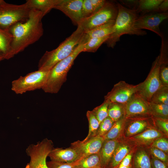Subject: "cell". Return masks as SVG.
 <instances>
[{"label":"cell","mask_w":168,"mask_h":168,"mask_svg":"<svg viewBox=\"0 0 168 168\" xmlns=\"http://www.w3.org/2000/svg\"><path fill=\"white\" fill-rule=\"evenodd\" d=\"M168 64H160L159 77L162 86H168Z\"/></svg>","instance_id":"obj_35"},{"label":"cell","mask_w":168,"mask_h":168,"mask_svg":"<svg viewBox=\"0 0 168 168\" xmlns=\"http://www.w3.org/2000/svg\"><path fill=\"white\" fill-rule=\"evenodd\" d=\"M30 9L26 3L16 5L6 2L0 4V27L9 29L14 24L28 18Z\"/></svg>","instance_id":"obj_6"},{"label":"cell","mask_w":168,"mask_h":168,"mask_svg":"<svg viewBox=\"0 0 168 168\" xmlns=\"http://www.w3.org/2000/svg\"><path fill=\"white\" fill-rule=\"evenodd\" d=\"M6 2L3 0H0V4L4 3Z\"/></svg>","instance_id":"obj_45"},{"label":"cell","mask_w":168,"mask_h":168,"mask_svg":"<svg viewBox=\"0 0 168 168\" xmlns=\"http://www.w3.org/2000/svg\"><path fill=\"white\" fill-rule=\"evenodd\" d=\"M82 12L83 19L89 17L94 13L90 0H83Z\"/></svg>","instance_id":"obj_34"},{"label":"cell","mask_w":168,"mask_h":168,"mask_svg":"<svg viewBox=\"0 0 168 168\" xmlns=\"http://www.w3.org/2000/svg\"><path fill=\"white\" fill-rule=\"evenodd\" d=\"M125 116H135L151 115L149 102L136 93L124 105Z\"/></svg>","instance_id":"obj_13"},{"label":"cell","mask_w":168,"mask_h":168,"mask_svg":"<svg viewBox=\"0 0 168 168\" xmlns=\"http://www.w3.org/2000/svg\"><path fill=\"white\" fill-rule=\"evenodd\" d=\"M118 12L113 27L112 33L105 42L109 47L114 48L120 37L124 34L143 36L147 32L136 29L135 22L138 17L134 9H128L117 3Z\"/></svg>","instance_id":"obj_2"},{"label":"cell","mask_w":168,"mask_h":168,"mask_svg":"<svg viewBox=\"0 0 168 168\" xmlns=\"http://www.w3.org/2000/svg\"><path fill=\"white\" fill-rule=\"evenodd\" d=\"M74 164L76 168H93L101 167L99 153L91 155L80 159L74 162Z\"/></svg>","instance_id":"obj_22"},{"label":"cell","mask_w":168,"mask_h":168,"mask_svg":"<svg viewBox=\"0 0 168 168\" xmlns=\"http://www.w3.org/2000/svg\"><path fill=\"white\" fill-rule=\"evenodd\" d=\"M147 125V122L146 120H135L128 126L126 132V135L129 137L140 133L145 130Z\"/></svg>","instance_id":"obj_27"},{"label":"cell","mask_w":168,"mask_h":168,"mask_svg":"<svg viewBox=\"0 0 168 168\" xmlns=\"http://www.w3.org/2000/svg\"><path fill=\"white\" fill-rule=\"evenodd\" d=\"M0 57H3L2 55V54H1L0 53Z\"/></svg>","instance_id":"obj_48"},{"label":"cell","mask_w":168,"mask_h":168,"mask_svg":"<svg viewBox=\"0 0 168 168\" xmlns=\"http://www.w3.org/2000/svg\"><path fill=\"white\" fill-rule=\"evenodd\" d=\"M115 20L112 21L91 30L84 31L79 44L84 45L93 38H101L110 35L113 32Z\"/></svg>","instance_id":"obj_15"},{"label":"cell","mask_w":168,"mask_h":168,"mask_svg":"<svg viewBox=\"0 0 168 168\" xmlns=\"http://www.w3.org/2000/svg\"><path fill=\"white\" fill-rule=\"evenodd\" d=\"M12 39L9 29L0 27V53L4 59H9L15 56L12 47Z\"/></svg>","instance_id":"obj_17"},{"label":"cell","mask_w":168,"mask_h":168,"mask_svg":"<svg viewBox=\"0 0 168 168\" xmlns=\"http://www.w3.org/2000/svg\"><path fill=\"white\" fill-rule=\"evenodd\" d=\"M151 162L152 168H167L166 164L154 157L151 160Z\"/></svg>","instance_id":"obj_41"},{"label":"cell","mask_w":168,"mask_h":168,"mask_svg":"<svg viewBox=\"0 0 168 168\" xmlns=\"http://www.w3.org/2000/svg\"><path fill=\"white\" fill-rule=\"evenodd\" d=\"M118 145L115 139L105 140L99 153L101 168H106Z\"/></svg>","instance_id":"obj_18"},{"label":"cell","mask_w":168,"mask_h":168,"mask_svg":"<svg viewBox=\"0 0 168 168\" xmlns=\"http://www.w3.org/2000/svg\"><path fill=\"white\" fill-rule=\"evenodd\" d=\"M153 147L159 149L166 153L168 152V141L164 138H158L155 140L152 143Z\"/></svg>","instance_id":"obj_37"},{"label":"cell","mask_w":168,"mask_h":168,"mask_svg":"<svg viewBox=\"0 0 168 168\" xmlns=\"http://www.w3.org/2000/svg\"><path fill=\"white\" fill-rule=\"evenodd\" d=\"M129 150V146L127 145H119L118 144L106 168H117L122 160L128 153Z\"/></svg>","instance_id":"obj_21"},{"label":"cell","mask_w":168,"mask_h":168,"mask_svg":"<svg viewBox=\"0 0 168 168\" xmlns=\"http://www.w3.org/2000/svg\"><path fill=\"white\" fill-rule=\"evenodd\" d=\"M151 114L154 117L168 119V105L149 102Z\"/></svg>","instance_id":"obj_26"},{"label":"cell","mask_w":168,"mask_h":168,"mask_svg":"<svg viewBox=\"0 0 168 168\" xmlns=\"http://www.w3.org/2000/svg\"><path fill=\"white\" fill-rule=\"evenodd\" d=\"M62 0H27L25 3L30 9H35L40 11L43 17Z\"/></svg>","instance_id":"obj_19"},{"label":"cell","mask_w":168,"mask_h":168,"mask_svg":"<svg viewBox=\"0 0 168 168\" xmlns=\"http://www.w3.org/2000/svg\"><path fill=\"white\" fill-rule=\"evenodd\" d=\"M93 168H101V167H96Z\"/></svg>","instance_id":"obj_47"},{"label":"cell","mask_w":168,"mask_h":168,"mask_svg":"<svg viewBox=\"0 0 168 168\" xmlns=\"http://www.w3.org/2000/svg\"><path fill=\"white\" fill-rule=\"evenodd\" d=\"M168 10V0H163L158 7V12H166Z\"/></svg>","instance_id":"obj_43"},{"label":"cell","mask_w":168,"mask_h":168,"mask_svg":"<svg viewBox=\"0 0 168 168\" xmlns=\"http://www.w3.org/2000/svg\"><path fill=\"white\" fill-rule=\"evenodd\" d=\"M3 59H4V58L3 57H0V62Z\"/></svg>","instance_id":"obj_46"},{"label":"cell","mask_w":168,"mask_h":168,"mask_svg":"<svg viewBox=\"0 0 168 168\" xmlns=\"http://www.w3.org/2000/svg\"><path fill=\"white\" fill-rule=\"evenodd\" d=\"M48 156L51 160L68 163L75 162L79 159L77 152L71 147L65 149L53 147Z\"/></svg>","instance_id":"obj_16"},{"label":"cell","mask_w":168,"mask_h":168,"mask_svg":"<svg viewBox=\"0 0 168 168\" xmlns=\"http://www.w3.org/2000/svg\"><path fill=\"white\" fill-rule=\"evenodd\" d=\"M109 36L110 35L90 40L83 45L82 52L94 53L96 52L100 46L108 40Z\"/></svg>","instance_id":"obj_29"},{"label":"cell","mask_w":168,"mask_h":168,"mask_svg":"<svg viewBox=\"0 0 168 168\" xmlns=\"http://www.w3.org/2000/svg\"><path fill=\"white\" fill-rule=\"evenodd\" d=\"M83 0H62L54 9L60 11L77 26L83 19L82 12Z\"/></svg>","instance_id":"obj_14"},{"label":"cell","mask_w":168,"mask_h":168,"mask_svg":"<svg viewBox=\"0 0 168 168\" xmlns=\"http://www.w3.org/2000/svg\"><path fill=\"white\" fill-rule=\"evenodd\" d=\"M138 90V84H129L124 81H120L115 84L111 90L104 96L105 100L110 103L124 105Z\"/></svg>","instance_id":"obj_10"},{"label":"cell","mask_w":168,"mask_h":168,"mask_svg":"<svg viewBox=\"0 0 168 168\" xmlns=\"http://www.w3.org/2000/svg\"><path fill=\"white\" fill-rule=\"evenodd\" d=\"M117 168H131V166H130L128 167L121 166L120 167H118Z\"/></svg>","instance_id":"obj_44"},{"label":"cell","mask_w":168,"mask_h":168,"mask_svg":"<svg viewBox=\"0 0 168 168\" xmlns=\"http://www.w3.org/2000/svg\"><path fill=\"white\" fill-rule=\"evenodd\" d=\"M53 148L52 141L47 138L29 145L26 152L30 160L25 168H48L46 159Z\"/></svg>","instance_id":"obj_8"},{"label":"cell","mask_w":168,"mask_h":168,"mask_svg":"<svg viewBox=\"0 0 168 168\" xmlns=\"http://www.w3.org/2000/svg\"><path fill=\"white\" fill-rule=\"evenodd\" d=\"M161 133L153 129H149L133 137L136 140L142 142H151L161 136Z\"/></svg>","instance_id":"obj_25"},{"label":"cell","mask_w":168,"mask_h":168,"mask_svg":"<svg viewBox=\"0 0 168 168\" xmlns=\"http://www.w3.org/2000/svg\"><path fill=\"white\" fill-rule=\"evenodd\" d=\"M114 122L108 117L100 124L97 136L103 137L111 129Z\"/></svg>","instance_id":"obj_33"},{"label":"cell","mask_w":168,"mask_h":168,"mask_svg":"<svg viewBox=\"0 0 168 168\" xmlns=\"http://www.w3.org/2000/svg\"><path fill=\"white\" fill-rule=\"evenodd\" d=\"M110 103L108 100H105L101 105L92 111L100 123L108 117V108Z\"/></svg>","instance_id":"obj_32"},{"label":"cell","mask_w":168,"mask_h":168,"mask_svg":"<svg viewBox=\"0 0 168 168\" xmlns=\"http://www.w3.org/2000/svg\"><path fill=\"white\" fill-rule=\"evenodd\" d=\"M48 168H76L74 162L68 163L51 160L47 161Z\"/></svg>","instance_id":"obj_36"},{"label":"cell","mask_w":168,"mask_h":168,"mask_svg":"<svg viewBox=\"0 0 168 168\" xmlns=\"http://www.w3.org/2000/svg\"><path fill=\"white\" fill-rule=\"evenodd\" d=\"M163 0H140L138 1L134 9L137 13H146L158 12V7Z\"/></svg>","instance_id":"obj_20"},{"label":"cell","mask_w":168,"mask_h":168,"mask_svg":"<svg viewBox=\"0 0 168 168\" xmlns=\"http://www.w3.org/2000/svg\"><path fill=\"white\" fill-rule=\"evenodd\" d=\"M150 152L154 157L162 161L167 166L168 156L165 152L153 147L150 149Z\"/></svg>","instance_id":"obj_38"},{"label":"cell","mask_w":168,"mask_h":168,"mask_svg":"<svg viewBox=\"0 0 168 168\" xmlns=\"http://www.w3.org/2000/svg\"><path fill=\"white\" fill-rule=\"evenodd\" d=\"M124 120L122 118L114 122L110 130L103 137L105 140H115L119 135Z\"/></svg>","instance_id":"obj_31"},{"label":"cell","mask_w":168,"mask_h":168,"mask_svg":"<svg viewBox=\"0 0 168 168\" xmlns=\"http://www.w3.org/2000/svg\"><path fill=\"white\" fill-rule=\"evenodd\" d=\"M160 66L158 56L153 63L146 79L138 84L137 93L148 102H150L153 94L162 86L159 77Z\"/></svg>","instance_id":"obj_9"},{"label":"cell","mask_w":168,"mask_h":168,"mask_svg":"<svg viewBox=\"0 0 168 168\" xmlns=\"http://www.w3.org/2000/svg\"><path fill=\"white\" fill-rule=\"evenodd\" d=\"M124 110V105L115 103H110L108 108V117L114 122L120 119Z\"/></svg>","instance_id":"obj_30"},{"label":"cell","mask_w":168,"mask_h":168,"mask_svg":"<svg viewBox=\"0 0 168 168\" xmlns=\"http://www.w3.org/2000/svg\"><path fill=\"white\" fill-rule=\"evenodd\" d=\"M132 158V155L131 154H127L122 160L118 167L121 166L128 167L131 166L130 164Z\"/></svg>","instance_id":"obj_42"},{"label":"cell","mask_w":168,"mask_h":168,"mask_svg":"<svg viewBox=\"0 0 168 168\" xmlns=\"http://www.w3.org/2000/svg\"><path fill=\"white\" fill-rule=\"evenodd\" d=\"M104 141L103 137L96 136L85 141L78 140L74 142L71 144L70 147L76 151L80 159L98 153Z\"/></svg>","instance_id":"obj_12"},{"label":"cell","mask_w":168,"mask_h":168,"mask_svg":"<svg viewBox=\"0 0 168 168\" xmlns=\"http://www.w3.org/2000/svg\"><path fill=\"white\" fill-rule=\"evenodd\" d=\"M84 30L79 26L56 49L47 51L39 60L38 70L49 71L54 65L73 52L79 44Z\"/></svg>","instance_id":"obj_3"},{"label":"cell","mask_w":168,"mask_h":168,"mask_svg":"<svg viewBox=\"0 0 168 168\" xmlns=\"http://www.w3.org/2000/svg\"><path fill=\"white\" fill-rule=\"evenodd\" d=\"M90 0L92 5L94 13L102 8L107 1L105 0Z\"/></svg>","instance_id":"obj_40"},{"label":"cell","mask_w":168,"mask_h":168,"mask_svg":"<svg viewBox=\"0 0 168 168\" xmlns=\"http://www.w3.org/2000/svg\"><path fill=\"white\" fill-rule=\"evenodd\" d=\"M133 164L135 168H152L151 160L144 151H140L137 152Z\"/></svg>","instance_id":"obj_24"},{"label":"cell","mask_w":168,"mask_h":168,"mask_svg":"<svg viewBox=\"0 0 168 168\" xmlns=\"http://www.w3.org/2000/svg\"><path fill=\"white\" fill-rule=\"evenodd\" d=\"M83 45L79 44L68 57L61 61L49 71L42 88L45 93L56 94L67 80L68 72L78 55L82 52Z\"/></svg>","instance_id":"obj_4"},{"label":"cell","mask_w":168,"mask_h":168,"mask_svg":"<svg viewBox=\"0 0 168 168\" xmlns=\"http://www.w3.org/2000/svg\"><path fill=\"white\" fill-rule=\"evenodd\" d=\"M49 71L38 70L25 76H21L12 82L11 90L16 94H22L28 91L42 89Z\"/></svg>","instance_id":"obj_5"},{"label":"cell","mask_w":168,"mask_h":168,"mask_svg":"<svg viewBox=\"0 0 168 168\" xmlns=\"http://www.w3.org/2000/svg\"><path fill=\"white\" fill-rule=\"evenodd\" d=\"M86 116L89 123V131L87 136L83 141H85L97 136L100 123L92 111H87Z\"/></svg>","instance_id":"obj_23"},{"label":"cell","mask_w":168,"mask_h":168,"mask_svg":"<svg viewBox=\"0 0 168 168\" xmlns=\"http://www.w3.org/2000/svg\"><path fill=\"white\" fill-rule=\"evenodd\" d=\"M156 125L162 131L166 134L168 133V119L154 117Z\"/></svg>","instance_id":"obj_39"},{"label":"cell","mask_w":168,"mask_h":168,"mask_svg":"<svg viewBox=\"0 0 168 168\" xmlns=\"http://www.w3.org/2000/svg\"><path fill=\"white\" fill-rule=\"evenodd\" d=\"M149 102L168 105V86H162L153 94Z\"/></svg>","instance_id":"obj_28"},{"label":"cell","mask_w":168,"mask_h":168,"mask_svg":"<svg viewBox=\"0 0 168 168\" xmlns=\"http://www.w3.org/2000/svg\"><path fill=\"white\" fill-rule=\"evenodd\" d=\"M168 17V13L167 12L146 14L138 17L135 21L134 26L138 30L145 29L150 30L162 38L163 36L159 26Z\"/></svg>","instance_id":"obj_11"},{"label":"cell","mask_w":168,"mask_h":168,"mask_svg":"<svg viewBox=\"0 0 168 168\" xmlns=\"http://www.w3.org/2000/svg\"><path fill=\"white\" fill-rule=\"evenodd\" d=\"M118 12L117 4L107 1L102 8L90 17L83 19L78 26H80L84 31H88L111 21L115 20Z\"/></svg>","instance_id":"obj_7"},{"label":"cell","mask_w":168,"mask_h":168,"mask_svg":"<svg viewBox=\"0 0 168 168\" xmlns=\"http://www.w3.org/2000/svg\"><path fill=\"white\" fill-rule=\"evenodd\" d=\"M42 13L35 9H30L28 18L18 22L9 29L12 34V47L15 55L38 41L44 33L42 22Z\"/></svg>","instance_id":"obj_1"}]
</instances>
